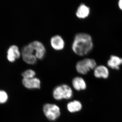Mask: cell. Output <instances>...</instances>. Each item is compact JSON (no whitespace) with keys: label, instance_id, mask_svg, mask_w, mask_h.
I'll use <instances>...</instances> for the list:
<instances>
[{"label":"cell","instance_id":"cell-9","mask_svg":"<svg viewBox=\"0 0 122 122\" xmlns=\"http://www.w3.org/2000/svg\"><path fill=\"white\" fill-rule=\"evenodd\" d=\"M94 75L98 78L107 79L109 76V69L105 66H97L94 69Z\"/></svg>","mask_w":122,"mask_h":122},{"label":"cell","instance_id":"cell-2","mask_svg":"<svg viewBox=\"0 0 122 122\" xmlns=\"http://www.w3.org/2000/svg\"><path fill=\"white\" fill-rule=\"evenodd\" d=\"M97 66V63L94 59L85 58L77 62L76 69L79 73L86 75L91 70H94Z\"/></svg>","mask_w":122,"mask_h":122},{"label":"cell","instance_id":"cell-7","mask_svg":"<svg viewBox=\"0 0 122 122\" xmlns=\"http://www.w3.org/2000/svg\"><path fill=\"white\" fill-rule=\"evenodd\" d=\"M50 45L53 49L56 51L62 50L65 45V41L62 37L59 35H55L51 38Z\"/></svg>","mask_w":122,"mask_h":122},{"label":"cell","instance_id":"cell-6","mask_svg":"<svg viewBox=\"0 0 122 122\" xmlns=\"http://www.w3.org/2000/svg\"><path fill=\"white\" fill-rule=\"evenodd\" d=\"M35 52V56L37 59L42 60L46 54V49L45 46L41 42L35 41L29 44Z\"/></svg>","mask_w":122,"mask_h":122},{"label":"cell","instance_id":"cell-14","mask_svg":"<svg viewBox=\"0 0 122 122\" xmlns=\"http://www.w3.org/2000/svg\"><path fill=\"white\" fill-rule=\"evenodd\" d=\"M67 107L70 112L75 113L81 111L82 108V105L79 101L75 100L68 103Z\"/></svg>","mask_w":122,"mask_h":122},{"label":"cell","instance_id":"cell-15","mask_svg":"<svg viewBox=\"0 0 122 122\" xmlns=\"http://www.w3.org/2000/svg\"><path fill=\"white\" fill-rule=\"evenodd\" d=\"M36 73L32 70L29 69L24 71L22 73V76L23 79H29L35 77Z\"/></svg>","mask_w":122,"mask_h":122},{"label":"cell","instance_id":"cell-10","mask_svg":"<svg viewBox=\"0 0 122 122\" xmlns=\"http://www.w3.org/2000/svg\"><path fill=\"white\" fill-rule=\"evenodd\" d=\"M107 65L112 69L119 70L122 65V58L116 55H112L107 62Z\"/></svg>","mask_w":122,"mask_h":122},{"label":"cell","instance_id":"cell-16","mask_svg":"<svg viewBox=\"0 0 122 122\" xmlns=\"http://www.w3.org/2000/svg\"><path fill=\"white\" fill-rule=\"evenodd\" d=\"M8 98V95L7 92L3 90H0V104L5 103Z\"/></svg>","mask_w":122,"mask_h":122},{"label":"cell","instance_id":"cell-13","mask_svg":"<svg viewBox=\"0 0 122 122\" xmlns=\"http://www.w3.org/2000/svg\"><path fill=\"white\" fill-rule=\"evenodd\" d=\"M72 85L76 90L79 91L84 90L86 88V85L84 79L81 77H76L72 81Z\"/></svg>","mask_w":122,"mask_h":122},{"label":"cell","instance_id":"cell-17","mask_svg":"<svg viewBox=\"0 0 122 122\" xmlns=\"http://www.w3.org/2000/svg\"><path fill=\"white\" fill-rule=\"evenodd\" d=\"M118 5L119 8L122 11V0H119L118 2Z\"/></svg>","mask_w":122,"mask_h":122},{"label":"cell","instance_id":"cell-4","mask_svg":"<svg viewBox=\"0 0 122 122\" xmlns=\"http://www.w3.org/2000/svg\"><path fill=\"white\" fill-rule=\"evenodd\" d=\"M43 109L46 117L52 121L57 119L61 115L60 108L55 104L46 103L44 105Z\"/></svg>","mask_w":122,"mask_h":122},{"label":"cell","instance_id":"cell-11","mask_svg":"<svg viewBox=\"0 0 122 122\" xmlns=\"http://www.w3.org/2000/svg\"><path fill=\"white\" fill-rule=\"evenodd\" d=\"M90 12V7L85 4L82 3L77 9L76 16L79 19H85L89 16Z\"/></svg>","mask_w":122,"mask_h":122},{"label":"cell","instance_id":"cell-12","mask_svg":"<svg viewBox=\"0 0 122 122\" xmlns=\"http://www.w3.org/2000/svg\"><path fill=\"white\" fill-rule=\"evenodd\" d=\"M22 83L25 87L28 89H38L41 87V81L36 77L26 79H23Z\"/></svg>","mask_w":122,"mask_h":122},{"label":"cell","instance_id":"cell-1","mask_svg":"<svg viewBox=\"0 0 122 122\" xmlns=\"http://www.w3.org/2000/svg\"><path fill=\"white\" fill-rule=\"evenodd\" d=\"M93 39L89 34L79 33L74 36L72 49L75 54L79 56H84L90 53L93 50Z\"/></svg>","mask_w":122,"mask_h":122},{"label":"cell","instance_id":"cell-5","mask_svg":"<svg viewBox=\"0 0 122 122\" xmlns=\"http://www.w3.org/2000/svg\"><path fill=\"white\" fill-rule=\"evenodd\" d=\"M21 54L22 59L26 63L34 65L36 63L37 59L35 56V51L29 44L22 48Z\"/></svg>","mask_w":122,"mask_h":122},{"label":"cell","instance_id":"cell-8","mask_svg":"<svg viewBox=\"0 0 122 122\" xmlns=\"http://www.w3.org/2000/svg\"><path fill=\"white\" fill-rule=\"evenodd\" d=\"M7 58L9 61L13 62L16 59L20 58L21 53L17 46L12 45L10 46L7 52Z\"/></svg>","mask_w":122,"mask_h":122},{"label":"cell","instance_id":"cell-3","mask_svg":"<svg viewBox=\"0 0 122 122\" xmlns=\"http://www.w3.org/2000/svg\"><path fill=\"white\" fill-rule=\"evenodd\" d=\"M53 95L55 99L57 100L68 99L72 97L73 92L69 86L62 85L55 88L53 91Z\"/></svg>","mask_w":122,"mask_h":122}]
</instances>
